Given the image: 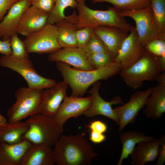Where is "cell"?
I'll return each mask as SVG.
<instances>
[{
  "instance_id": "obj_18",
  "label": "cell",
  "mask_w": 165,
  "mask_h": 165,
  "mask_svg": "<svg viewBox=\"0 0 165 165\" xmlns=\"http://www.w3.org/2000/svg\"><path fill=\"white\" fill-rule=\"evenodd\" d=\"M31 0H19L9 10L0 22V29L2 40H6L17 33L18 24L23 14L31 6Z\"/></svg>"
},
{
  "instance_id": "obj_21",
  "label": "cell",
  "mask_w": 165,
  "mask_h": 165,
  "mask_svg": "<svg viewBox=\"0 0 165 165\" xmlns=\"http://www.w3.org/2000/svg\"><path fill=\"white\" fill-rule=\"evenodd\" d=\"M153 87L143 112L148 119H158L165 112V82H158Z\"/></svg>"
},
{
  "instance_id": "obj_2",
  "label": "cell",
  "mask_w": 165,
  "mask_h": 165,
  "mask_svg": "<svg viewBox=\"0 0 165 165\" xmlns=\"http://www.w3.org/2000/svg\"><path fill=\"white\" fill-rule=\"evenodd\" d=\"M53 150L58 165H87L97 155L83 133L66 136L61 134Z\"/></svg>"
},
{
  "instance_id": "obj_43",
  "label": "cell",
  "mask_w": 165,
  "mask_h": 165,
  "mask_svg": "<svg viewBox=\"0 0 165 165\" xmlns=\"http://www.w3.org/2000/svg\"></svg>"
},
{
  "instance_id": "obj_6",
  "label": "cell",
  "mask_w": 165,
  "mask_h": 165,
  "mask_svg": "<svg viewBox=\"0 0 165 165\" xmlns=\"http://www.w3.org/2000/svg\"><path fill=\"white\" fill-rule=\"evenodd\" d=\"M43 90L21 87L15 94L16 101L8 109V122L21 120L38 113Z\"/></svg>"
},
{
  "instance_id": "obj_32",
  "label": "cell",
  "mask_w": 165,
  "mask_h": 165,
  "mask_svg": "<svg viewBox=\"0 0 165 165\" xmlns=\"http://www.w3.org/2000/svg\"><path fill=\"white\" fill-rule=\"evenodd\" d=\"M145 48L147 51L157 57L165 56V40L158 38L147 43Z\"/></svg>"
},
{
  "instance_id": "obj_25",
  "label": "cell",
  "mask_w": 165,
  "mask_h": 165,
  "mask_svg": "<svg viewBox=\"0 0 165 165\" xmlns=\"http://www.w3.org/2000/svg\"><path fill=\"white\" fill-rule=\"evenodd\" d=\"M122 144V149L117 165H121L123 160L128 157L137 144L141 142L154 140L155 139L145 136L142 132L133 130L122 133L119 136Z\"/></svg>"
},
{
  "instance_id": "obj_42",
  "label": "cell",
  "mask_w": 165,
  "mask_h": 165,
  "mask_svg": "<svg viewBox=\"0 0 165 165\" xmlns=\"http://www.w3.org/2000/svg\"><path fill=\"white\" fill-rule=\"evenodd\" d=\"M1 142L0 141V144Z\"/></svg>"
},
{
  "instance_id": "obj_20",
  "label": "cell",
  "mask_w": 165,
  "mask_h": 165,
  "mask_svg": "<svg viewBox=\"0 0 165 165\" xmlns=\"http://www.w3.org/2000/svg\"><path fill=\"white\" fill-rule=\"evenodd\" d=\"M77 21V13L75 11L56 24L57 41L61 48L77 47L75 35L78 30Z\"/></svg>"
},
{
  "instance_id": "obj_35",
  "label": "cell",
  "mask_w": 165,
  "mask_h": 165,
  "mask_svg": "<svg viewBox=\"0 0 165 165\" xmlns=\"http://www.w3.org/2000/svg\"><path fill=\"white\" fill-rule=\"evenodd\" d=\"M89 130L90 131L104 134L108 130L107 125L103 121L96 120L90 122L88 126Z\"/></svg>"
},
{
  "instance_id": "obj_40",
  "label": "cell",
  "mask_w": 165,
  "mask_h": 165,
  "mask_svg": "<svg viewBox=\"0 0 165 165\" xmlns=\"http://www.w3.org/2000/svg\"><path fill=\"white\" fill-rule=\"evenodd\" d=\"M6 123V119L0 113V126Z\"/></svg>"
},
{
  "instance_id": "obj_9",
  "label": "cell",
  "mask_w": 165,
  "mask_h": 165,
  "mask_svg": "<svg viewBox=\"0 0 165 165\" xmlns=\"http://www.w3.org/2000/svg\"><path fill=\"white\" fill-rule=\"evenodd\" d=\"M119 13L134 20L138 38L144 46L154 39H163L155 25L150 6L139 10L120 11Z\"/></svg>"
},
{
  "instance_id": "obj_33",
  "label": "cell",
  "mask_w": 165,
  "mask_h": 165,
  "mask_svg": "<svg viewBox=\"0 0 165 165\" xmlns=\"http://www.w3.org/2000/svg\"><path fill=\"white\" fill-rule=\"evenodd\" d=\"M94 33V29L85 27L78 29L76 32L77 47L82 49L86 45Z\"/></svg>"
},
{
  "instance_id": "obj_8",
  "label": "cell",
  "mask_w": 165,
  "mask_h": 165,
  "mask_svg": "<svg viewBox=\"0 0 165 165\" xmlns=\"http://www.w3.org/2000/svg\"><path fill=\"white\" fill-rule=\"evenodd\" d=\"M23 41L28 53L50 54L61 48L57 41V28L55 24H47Z\"/></svg>"
},
{
  "instance_id": "obj_29",
  "label": "cell",
  "mask_w": 165,
  "mask_h": 165,
  "mask_svg": "<svg viewBox=\"0 0 165 165\" xmlns=\"http://www.w3.org/2000/svg\"><path fill=\"white\" fill-rule=\"evenodd\" d=\"M9 39L12 50V53L10 56L18 60L29 58L28 53L26 49L23 41L19 38L17 33L12 35Z\"/></svg>"
},
{
  "instance_id": "obj_7",
  "label": "cell",
  "mask_w": 165,
  "mask_h": 165,
  "mask_svg": "<svg viewBox=\"0 0 165 165\" xmlns=\"http://www.w3.org/2000/svg\"><path fill=\"white\" fill-rule=\"evenodd\" d=\"M0 66L19 73L26 81L28 87L30 88L44 90L52 87L56 83L55 80L39 75L29 58L18 60L10 55H3L0 58Z\"/></svg>"
},
{
  "instance_id": "obj_12",
  "label": "cell",
  "mask_w": 165,
  "mask_h": 165,
  "mask_svg": "<svg viewBox=\"0 0 165 165\" xmlns=\"http://www.w3.org/2000/svg\"><path fill=\"white\" fill-rule=\"evenodd\" d=\"M101 84L100 81L93 84L92 87L89 92L92 97V103L83 115L87 118L93 117L97 115L103 116L114 121L119 125V121L112 106L118 104H123L124 103L119 96L115 97L110 101L103 99L99 93Z\"/></svg>"
},
{
  "instance_id": "obj_19",
  "label": "cell",
  "mask_w": 165,
  "mask_h": 165,
  "mask_svg": "<svg viewBox=\"0 0 165 165\" xmlns=\"http://www.w3.org/2000/svg\"><path fill=\"white\" fill-rule=\"evenodd\" d=\"M55 163L51 146L32 143L26 150L20 165H53Z\"/></svg>"
},
{
  "instance_id": "obj_30",
  "label": "cell",
  "mask_w": 165,
  "mask_h": 165,
  "mask_svg": "<svg viewBox=\"0 0 165 165\" xmlns=\"http://www.w3.org/2000/svg\"><path fill=\"white\" fill-rule=\"evenodd\" d=\"M87 58L90 64L94 69L104 67L115 61L113 56L108 52L93 54Z\"/></svg>"
},
{
  "instance_id": "obj_17",
  "label": "cell",
  "mask_w": 165,
  "mask_h": 165,
  "mask_svg": "<svg viewBox=\"0 0 165 165\" xmlns=\"http://www.w3.org/2000/svg\"><path fill=\"white\" fill-rule=\"evenodd\" d=\"M94 32L104 44L114 59L129 32L119 28L101 26L94 29Z\"/></svg>"
},
{
  "instance_id": "obj_1",
  "label": "cell",
  "mask_w": 165,
  "mask_h": 165,
  "mask_svg": "<svg viewBox=\"0 0 165 165\" xmlns=\"http://www.w3.org/2000/svg\"><path fill=\"white\" fill-rule=\"evenodd\" d=\"M56 66L64 80L71 88V96L81 97L88 89L95 82L105 80L119 73L122 70L120 64L114 61L104 67L90 70L76 69L63 62H57Z\"/></svg>"
},
{
  "instance_id": "obj_15",
  "label": "cell",
  "mask_w": 165,
  "mask_h": 165,
  "mask_svg": "<svg viewBox=\"0 0 165 165\" xmlns=\"http://www.w3.org/2000/svg\"><path fill=\"white\" fill-rule=\"evenodd\" d=\"M51 62H60L77 69L90 70L94 69L90 64L82 50L78 47L62 48L48 56Z\"/></svg>"
},
{
  "instance_id": "obj_26",
  "label": "cell",
  "mask_w": 165,
  "mask_h": 165,
  "mask_svg": "<svg viewBox=\"0 0 165 165\" xmlns=\"http://www.w3.org/2000/svg\"><path fill=\"white\" fill-rule=\"evenodd\" d=\"M94 3L107 2L119 12L138 10L150 6L151 0H92Z\"/></svg>"
},
{
  "instance_id": "obj_22",
  "label": "cell",
  "mask_w": 165,
  "mask_h": 165,
  "mask_svg": "<svg viewBox=\"0 0 165 165\" xmlns=\"http://www.w3.org/2000/svg\"><path fill=\"white\" fill-rule=\"evenodd\" d=\"M32 143L28 140L16 144H0V165H20L26 150Z\"/></svg>"
},
{
  "instance_id": "obj_23",
  "label": "cell",
  "mask_w": 165,
  "mask_h": 165,
  "mask_svg": "<svg viewBox=\"0 0 165 165\" xmlns=\"http://www.w3.org/2000/svg\"><path fill=\"white\" fill-rule=\"evenodd\" d=\"M159 139L138 143L130 154L132 164L144 165L145 163L154 161L158 157L160 145Z\"/></svg>"
},
{
  "instance_id": "obj_34",
  "label": "cell",
  "mask_w": 165,
  "mask_h": 165,
  "mask_svg": "<svg viewBox=\"0 0 165 165\" xmlns=\"http://www.w3.org/2000/svg\"><path fill=\"white\" fill-rule=\"evenodd\" d=\"M56 0H31V5L49 14L52 10Z\"/></svg>"
},
{
  "instance_id": "obj_41",
  "label": "cell",
  "mask_w": 165,
  "mask_h": 165,
  "mask_svg": "<svg viewBox=\"0 0 165 165\" xmlns=\"http://www.w3.org/2000/svg\"><path fill=\"white\" fill-rule=\"evenodd\" d=\"M0 38H2V35L0 29Z\"/></svg>"
},
{
  "instance_id": "obj_4",
  "label": "cell",
  "mask_w": 165,
  "mask_h": 165,
  "mask_svg": "<svg viewBox=\"0 0 165 165\" xmlns=\"http://www.w3.org/2000/svg\"><path fill=\"white\" fill-rule=\"evenodd\" d=\"M162 72L157 57L145 48L141 58L119 74L127 86L136 89L141 87L144 81L156 80Z\"/></svg>"
},
{
  "instance_id": "obj_14",
  "label": "cell",
  "mask_w": 165,
  "mask_h": 165,
  "mask_svg": "<svg viewBox=\"0 0 165 165\" xmlns=\"http://www.w3.org/2000/svg\"><path fill=\"white\" fill-rule=\"evenodd\" d=\"M92 102L91 96L85 97L67 96L61 103L54 119L63 127L69 119L83 114L90 108Z\"/></svg>"
},
{
  "instance_id": "obj_10",
  "label": "cell",
  "mask_w": 165,
  "mask_h": 165,
  "mask_svg": "<svg viewBox=\"0 0 165 165\" xmlns=\"http://www.w3.org/2000/svg\"><path fill=\"white\" fill-rule=\"evenodd\" d=\"M152 90L150 87L137 91L131 96L127 103L113 108L119 122V133L127 124L135 122L139 112L145 106Z\"/></svg>"
},
{
  "instance_id": "obj_24",
  "label": "cell",
  "mask_w": 165,
  "mask_h": 165,
  "mask_svg": "<svg viewBox=\"0 0 165 165\" xmlns=\"http://www.w3.org/2000/svg\"><path fill=\"white\" fill-rule=\"evenodd\" d=\"M29 128L26 121L6 123L0 126V141L16 144L25 140L24 136Z\"/></svg>"
},
{
  "instance_id": "obj_38",
  "label": "cell",
  "mask_w": 165,
  "mask_h": 165,
  "mask_svg": "<svg viewBox=\"0 0 165 165\" xmlns=\"http://www.w3.org/2000/svg\"><path fill=\"white\" fill-rule=\"evenodd\" d=\"M0 53L6 56L11 55L12 50L9 38L6 40H0Z\"/></svg>"
},
{
  "instance_id": "obj_39",
  "label": "cell",
  "mask_w": 165,
  "mask_h": 165,
  "mask_svg": "<svg viewBox=\"0 0 165 165\" xmlns=\"http://www.w3.org/2000/svg\"><path fill=\"white\" fill-rule=\"evenodd\" d=\"M89 139L90 141L95 144H100L104 142L106 139L104 134L90 131Z\"/></svg>"
},
{
  "instance_id": "obj_36",
  "label": "cell",
  "mask_w": 165,
  "mask_h": 165,
  "mask_svg": "<svg viewBox=\"0 0 165 165\" xmlns=\"http://www.w3.org/2000/svg\"><path fill=\"white\" fill-rule=\"evenodd\" d=\"M160 143L158 150V159L156 165H162L165 162V135L162 136L159 139Z\"/></svg>"
},
{
  "instance_id": "obj_11",
  "label": "cell",
  "mask_w": 165,
  "mask_h": 165,
  "mask_svg": "<svg viewBox=\"0 0 165 165\" xmlns=\"http://www.w3.org/2000/svg\"><path fill=\"white\" fill-rule=\"evenodd\" d=\"M129 33L115 59V61L120 64L121 70L127 68L138 61L145 50V46L138 38L135 27L132 26Z\"/></svg>"
},
{
  "instance_id": "obj_5",
  "label": "cell",
  "mask_w": 165,
  "mask_h": 165,
  "mask_svg": "<svg viewBox=\"0 0 165 165\" xmlns=\"http://www.w3.org/2000/svg\"><path fill=\"white\" fill-rule=\"evenodd\" d=\"M29 128L24 136L33 143L54 145L63 131V127L53 118L40 113L35 114L26 121Z\"/></svg>"
},
{
  "instance_id": "obj_13",
  "label": "cell",
  "mask_w": 165,
  "mask_h": 165,
  "mask_svg": "<svg viewBox=\"0 0 165 165\" xmlns=\"http://www.w3.org/2000/svg\"><path fill=\"white\" fill-rule=\"evenodd\" d=\"M68 85L64 80L43 90L38 113L54 119L62 101L67 96Z\"/></svg>"
},
{
  "instance_id": "obj_28",
  "label": "cell",
  "mask_w": 165,
  "mask_h": 165,
  "mask_svg": "<svg viewBox=\"0 0 165 165\" xmlns=\"http://www.w3.org/2000/svg\"><path fill=\"white\" fill-rule=\"evenodd\" d=\"M77 2L76 0H56L55 5L49 15L47 24H57L64 19L66 16L64 12L68 7L76 8Z\"/></svg>"
},
{
  "instance_id": "obj_37",
  "label": "cell",
  "mask_w": 165,
  "mask_h": 165,
  "mask_svg": "<svg viewBox=\"0 0 165 165\" xmlns=\"http://www.w3.org/2000/svg\"><path fill=\"white\" fill-rule=\"evenodd\" d=\"M19 0H0V22L7 11Z\"/></svg>"
},
{
  "instance_id": "obj_31",
  "label": "cell",
  "mask_w": 165,
  "mask_h": 165,
  "mask_svg": "<svg viewBox=\"0 0 165 165\" xmlns=\"http://www.w3.org/2000/svg\"><path fill=\"white\" fill-rule=\"evenodd\" d=\"M82 49L86 57L94 53L103 52H109L102 42L94 32L88 43Z\"/></svg>"
},
{
  "instance_id": "obj_27",
  "label": "cell",
  "mask_w": 165,
  "mask_h": 165,
  "mask_svg": "<svg viewBox=\"0 0 165 165\" xmlns=\"http://www.w3.org/2000/svg\"><path fill=\"white\" fill-rule=\"evenodd\" d=\"M150 7L157 28L165 40V0H151Z\"/></svg>"
},
{
  "instance_id": "obj_16",
  "label": "cell",
  "mask_w": 165,
  "mask_h": 165,
  "mask_svg": "<svg viewBox=\"0 0 165 165\" xmlns=\"http://www.w3.org/2000/svg\"><path fill=\"white\" fill-rule=\"evenodd\" d=\"M49 14L31 6L25 11L18 24L17 33L27 37L43 28Z\"/></svg>"
},
{
  "instance_id": "obj_3",
  "label": "cell",
  "mask_w": 165,
  "mask_h": 165,
  "mask_svg": "<svg viewBox=\"0 0 165 165\" xmlns=\"http://www.w3.org/2000/svg\"><path fill=\"white\" fill-rule=\"evenodd\" d=\"M77 4V21L78 29L85 27L93 29L101 26L116 27L129 32L132 26L113 7L106 10H94L86 4L85 0H76Z\"/></svg>"
}]
</instances>
